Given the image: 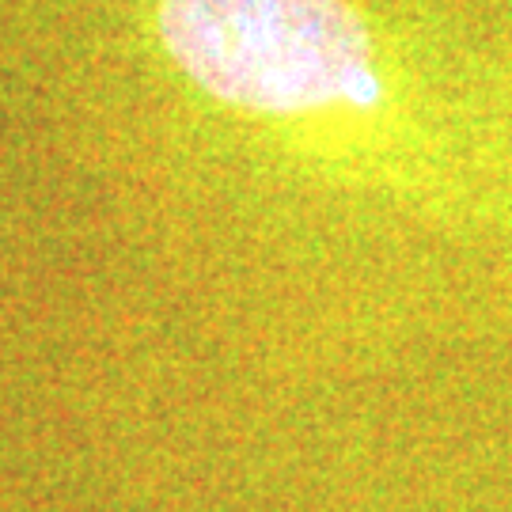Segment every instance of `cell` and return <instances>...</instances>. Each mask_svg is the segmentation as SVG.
Instances as JSON below:
<instances>
[{
	"label": "cell",
	"mask_w": 512,
	"mask_h": 512,
	"mask_svg": "<svg viewBox=\"0 0 512 512\" xmlns=\"http://www.w3.org/2000/svg\"><path fill=\"white\" fill-rule=\"evenodd\" d=\"M0 57L137 217L512 258V0H0Z\"/></svg>",
	"instance_id": "6da1fadb"
}]
</instances>
